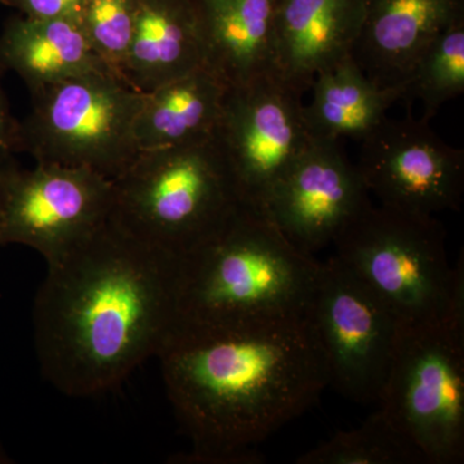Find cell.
<instances>
[{
    "label": "cell",
    "instance_id": "6da1fadb",
    "mask_svg": "<svg viewBox=\"0 0 464 464\" xmlns=\"http://www.w3.org/2000/svg\"><path fill=\"white\" fill-rule=\"evenodd\" d=\"M179 257L109 218L48 265L33 308L43 377L72 398L119 386L176 331Z\"/></svg>",
    "mask_w": 464,
    "mask_h": 464
},
{
    "label": "cell",
    "instance_id": "7a4b0ae2",
    "mask_svg": "<svg viewBox=\"0 0 464 464\" xmlns=\"http://www.w3.org/2000/svg\"><path fill=\"white\" fill-rule=\"evenodd\" d=\"M190 463H262L258 442L329 386L310 316L235 328H179L159 353Z\"/></svg>",
    "mask_w": 464,
    "mask_h": 464
},
{
    "label": "cell",
    "instance_id": "3957f363",
    "mask_svg": "<svg viewBox=\"0 0 464 464\" xmlns=\"http://www.w3.org/2000/svg\"><path fill=\"white\" fill-rule=\"evenodd\" d=\"M320 262L243 204L179 257V328H235L308 315Z\"/></svg>",
    "mask_w": 464,
    "mask_h": 464
},
{
    "label": "cell",
    "instance_id": "277c9868",
    "mask_svg": "<svg viewBox=\"0 0 464 464\" xmlns=\"http://www.w3.org/2000/svg\"><path fill=\"white\" fill-rule=\"evenodd\" d=\"M114 185L110 218L125 231L181 257L241 206L215 136L140 151Z\"/></svg>",
    "mask_w": 464,
    "mask_h": 464
},
{
    "label": "cell",
    "instance_id": "5b68a950",
    "mask_svg": "<svg viewBox=\"0 0 464 464\" xmlns=\"http://www.w3.org/2000/svg\"><path fill=\"white\" fill-rule=\"evenodd\" d=\"M346 265L404 326L444 319L464 307L463 261L451 266L445 230L436 217L373 204L334 240Z\"/></svg>",
    "mask_w": 464,
    "mask_h": 464
},
{
    "label": "cell",
    "instance_id": "8992f818",
    "mask_svg": "<svg viewBox=\"0 0 464 464\" xmlns=\"http://www.w3.org/2000/svg\"><path fill=\"white\" fill-rule=\"evenodd\" d=\"M143 96L109 72H93L32 92L21 151L36 163L85 168L114 181L139 155Z\"/></svg>",
    "mask_w": 464,
    "mask_h": 464
},
{
    "label": "cell",
    "instance_id": "52a82bcc",
    "mask_svg": "<svg viewBox=\"0 0 464 464\" xmlns=\"http://www.w3.org/2000/svg\"><path fill=\"white\" fill-rule=\"evenodd\" d=\"M378 409L429 464L464 457V307L406 326Z\"/></svg>",
    "mask_w": 464,
    "mask_h": 464
},
{
    "label": "cell",
    "instance_id": "ba28073f",
    "mask_svg": "<svg viewBox=\"0 0 464 464\" xmlns=\"http://www.w3.org/2000/svg\"><path fill=\"white\" fill-rule=\"evenodd\" d=\"M329 386L362 404H378L406 326L337 257L320 262L308 310Z\"/></svg>",
    "mask_w": 464,
    "mask_h": 464
},
{
    "label": "cell",
    "instance_id": "9c48e42d",
    "mask_svg": "<svg viewBox=\"0 0 464 464\" xmlns=\"http://www.w3.org/2000/svg\"><path fill=\"white\" fill-rule=\"evenodd\" d=\"M213 136L241 201L256 209L314 140L302 94L276 74L227 87Z\"/></svg>",
    "mask_w": 464,
    "mask_h": 464
},
{
    "label": "cell",
    "instance_id": "30bf717a",
    "mask_svg": "<svg viewBox=\"0 0 464 464\" xmlns=\"http://www.w3.org/2000/svg\"><path fill=\"white\" fill-rule=\"evenodd\" d=\"M112 199L111 179L93 170L52 163L23 169L12 160L0 244H23L53 264L108 221Z\"/></svg>",
    "mask_w": 464,
    "mask_h": 464
},
{
    "label": "cell",
    "instance_id": "8fae6325",
    "mask_svg": "<svg viewBox=\"0 0 464 464\" xmlns=\"http://www.w3.org/2000/svg\"><path fill=\"white\" fill-rule=\"evenodd\" d=\"M360 141L356 167L381 206L432 217L459 209L463 150L448 145L429 121L387 116Z\"/></svg>",
    "mask_w": 464,
    "mask_h": 464
},
{
    "label": "cell",
    "instance_id": "7c38bea8",
    "mask_svg": "<svg viewBox=\"0 0 464 464\" xmlns=\"http://www.w3.org/2000/svg\"><path fill=\"white\" fill-rule=\"evenodd\" d=\"M369 195L341 141L314 139L259 210L295 248L314 256L371 206Z\"/></svg>",
    "mask_w": 464,
    "mask_h": 464
},
{
    "label": "cell",
    "instance_id": "4fadbf2b",
    "mask_svg": "<svg viewBox=\"0 0 464 464\" xmlns=\"http://www.w3.org/2000/svg\"><path fill=\"white\" fill-rule=\"evenodd\" d=\"M366 0H276L274 72L304 96L316 75L351 56Z\"/></svg>",
    "mask_w": 464,
    "mask_h": 464
},
{
    "label": "cell",
    "instance_id": "5bb4252c",
    "mask_svg": "<svg viewBox=\"0 0 464 464\" xmlns=\"http://www.w3.org/2000/svg\"><path fill=\"white\" fill-rule=\"evenodd\" d=\"M462 14L464 0H366L351 56L375 84L408 91L423 52Z\"/></svg>",
    "mask_w": 464,
    "mask_h": 464
},
{
    "label": "cell",
    "instance_id": "9a60e30c",
    "mask_svg": "<svg viewBox=\"0 0 464 464\" xmlns=\"http://www.w3.org/2000/svg\"><path fill=\"white\" fill-rule=\"evenodd\" d=\"M204 60L227 87L274 72L276 0H190Z\"/></svg>",
    "mask_w": 464,
    "mask_h": 464
},
{
    "label": "cell",
    "instance_id": "2e32d148",
    "mask_svg": "<svg viewBox=\"0 0 464 464\" xmlns=\"http://www.w3.org/2000/svg\"><path fill=\"white\" fill-rule=\"evenodd\" d=\"M203 65V41L190 0H137L125 83L146 94Z\"/></svg>",
    "mask_w": 464,
    "mask_h": 464
},
{
    "label": "cell",
    "instance_id": "e0dca14e",
    "mask_svg": "<svg viewBox=\"0 0 464 464\" xmlns=\"http://www.w3.org/2000/svg\"><path fill=\"white\" fill-rule=\"evenodd\" d=\"M0 67L17 72L30 93L88 72H109L81 24L24 14L9 18L3 27Z\"/></svg>",
    "mask_w": 464,
    "mask_h": 464
},
{
    "label": "cell",
    "instance_id": "ac0fdd59",
    "mask_svg": "<svg viewBox=\"0 0 464 464\" xmlns=\"http://www.w3.org/2000/svg\"><path fill=\"white\" fill-rule=\"evenodd\" d=\"M226 90L219 76L203 65L146 93L134 128L140 151L212 136Z\"/></svg>",
    "mask_w": 464,
    "mask_h": 464
},
{
    "label": "cell",
    "instance_id": "d6986e66",
    "mask_svg": "<svg viewBox=\"0 0 464 464\" xmlns=\"http://www.w3.org/2000/svg\"><path fill=\"white\" fill-rule=\"evenodd\" d=\"M313 99L304 105V118L314 139L341 141L362 140L372 132L399 100L404 88H383L372 82L353 56L323 70L311 85Z\"/></svg>",
    "mask_w": 464,
    "mask_h": 464
},
{
    "label": "cell",
    "instance_id": "ffe728a7",
    "mask_svg": "<svg viewBox=\"0 0 464 464\" xmlns=\"http://www.w3.org/2000/svg\"><path fill=\"white\" fill-rule=\"evenodd\" d=\"M298 464H420L423 454L380 409L350 431L335 433L295 460Z\"/></svg>",
    "mask_w": 464,
    "mask_h": 464
},
{
    "label": "cell",
    "instance_id": "44dd1931",
    "mask_svg": "<svg viewBox=\"0 0 464 464\" xmlns=\"http://www.w3.org/2000/svg\"><path fill=\"white\" fill-rule=\"evenodd\" d=\"M464 91V14L454 18L415 63L406 97L414 96L423 105L424 121H430L448 101Z\"/></svg>",
    "mask_w": 464,
    "mask_h": 464
},
{
    "label": "cell",
    "instance_id": "7402d4cb",
    "mask_svg": "<svg viewBox=\"0 0 464 464\" xmlns=\"http://www.w3.org/2000/svg\"><path fill=\"white\" fill-rule=\"evenodd\" d=\"M136 17L137 0H84L82 29L106 69L121 81Z\"/></svg>",
    "mask_w": 464,
    "mask_h": 464
},
{
    "label": "cell",
    "instance_id": "603a6c76",
    "mask_svg": "<svg viewBox=\"0 0 464 464\" xmlns=\"http://www.w3.org/2000/svg\"><path fill=\"white\" fill-rule=\"evenodd\" d=\"M17 9L24 16L36 18H67L81 24L84 0H0Z\"/></svg>",
    "mask_w": 464,
    "mask_h": 464
},
{
    "label": "cell",
    "instance_id": "cb8c5ba5",
    "mask_svg": "<svg viewBox=\"0 0 464 464\" xmlns=\"http://www.w3.org/2000/svg\"><path fill=\"white\" fill-rule=\"evenodd\" d=\"M5 70L0 67V161L21 151V123L9 111L7 99L2 87Z\"/></svg>",
    "mask_w": 464,
    "mask_h": 464
},
{
    "label": "cell",
    "instance_id": "d4e9b609",
    "mask_svg": "<svg viewBox=\"0 0 464 464\" xmlns=\"http://www.w3.org/2000/svg\"><path fill=\"white\" fill-rule=\"evenodd\" d=\"M12 160H14V157L0 161V231H2L3 209H5V174H7L8 166Z\"/></svg>",
    "mask_w": 464,
    "mask_h": 464
},
{
    "label": "cell",
    "instance_id": "484cf974",
    "mask_svg": "<svg viewBox=\"0 0 464 464\" xmlns=\"http://www.w3.org/2000/svg\"><path fill=\"white\" fill-rule=\"evenodd\" d=\"M3 463H11V459H9L7 454H5V451H3V449L0 448V464Z\"/></svg>",
    "mask_w": 464,
    "mask_h": 464
}]
</instances>
